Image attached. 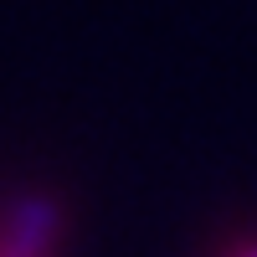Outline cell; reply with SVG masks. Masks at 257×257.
Instances as JSON below:
<instances>
[{
  "label": "cell",
  "instance_id": "1",
  "mask_svg": "<svg viewBox=\"0 0 257 257\" xmlns=\"http://www.w3.org/2000/svg\"><path fill=\"white\" fill-rule=\"evenodd\" d=\"M62 252V206L52 196H21L0 216V257H57Z\"/></svg>",
  "mask_w": 257,
  "mask_h": 257
}]
</instances>
